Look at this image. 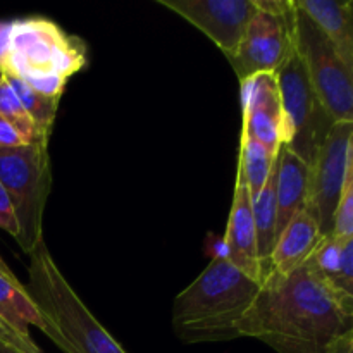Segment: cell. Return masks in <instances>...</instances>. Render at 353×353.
<instances>
[{"label":"cell","mask_w":353,"mask_h":353,"mask_svg":"<svg viewBox=\"0 0 353 353\" xmlns=\"http://www.w3.org/2000/svg\"><path fill=\"white\" fill-rule=\"evenodd\" d=\"M352 330L353 295L324 281L309 264L286 276L269 272L238 323L240 338H255L278 353H327Z\"/></svg>","instance_id":"6da1fadb"},{"label":"cell","mask_w":353,"mask_h":353,"mask_svg":"<svg viewBox=\"0 0 353 353\" xmlns=\"http://www.w3.org/2000/svg\"><path fill=\"white\" fill-rule=\"evenodd\" d=\"M259 290L261 283L217 255L172 302L174 334L190 345L236 340Z\"/></svg>","instance_id":"7a4b0ae2"},{"label":"cell","mask_w":353,"mask_h":353,"mask_svg":"<svg viewBox=\"0 0 353 353\" xmlns=\"http://www.w3.org/2000/svg\"><path fill=\"white\" fill-rule=\"evenodd\" d=\"M86 65V43L47 17L12 21L3 74L23 79L30 88L61 99L65 83Z\"/></svg>","instance_id":"3957f363"},{"label":"cell","mask_w":353,"mask_h":353,"mask_svg":"<svg viewBox=\"0 0 353 353\" xmlns=\"http://www.w3.org/2000/svg\"><path fill=\"white\" fill-rule=\"evenodd\" d=\"M26 290L74 353H126L72 290L41 241L30 255Z\"/></svg>","instance_id":"277c9868"},{"label":"cell","mask_w":353,"mask_h":353,"mask_svg":"<svg viewBox=\"0 0 353 353\" xmlns=\"http://www.w3.org/2000/svg\"><path fill=\"white\" fill-rule=\"evenodd\" d=\"M0 183L16 214V241L24 254L31 255L43 241V214L52 192L48 141L0 147Z\"/></svg>","instance_id":"5b68a950"},{"label":"cell","mask_w":353,"mask_h":353,"mask_svg":"<svg viewBox=\"0 0 353 353\" xmlns=\"http://www.w3.org/2000/svg\"><path fill=\"white\" fill-rule=\"evenodd\" d=\"M274 74L283 110V147L310 165L334 121L321 105L295 48Z\"/></svg>","instance_id":"8992f818"},{"label":"cell","mask_w":353,"mask_h":353,"mask_svg":"<svg viewBox=\"0 0 353 353\" xmlns=\"http://www.w3.org/2000/svg\"><path fill=\"white\" fill-rule=\"evenodd\" d=\"M295 50L321 105L334 123H353V71L323 31L293 3Z\"/></svg>","instance_id":"52a82bcc"},{"label":"cell","mask_w":353,"mask_h":353,"mask_svg":"<svg viewBox=\"0 0 353 353\" xmlns=\"http://www.w3.org/2000/svg\"><path fill=\"white\" fill-rule=\"evenodd\" d=\"M295 48L293 2L257 0L236 54L228 59L240 83L261 72H276Z\"/></svg>","instance_id":"ba28073f"},{"label":"cell","mask_w":353,"mask_h":353,"mask_svg":"<svg viewBox=\"0 0 353 353\" xmlns=\"http://www.w3.org/2000/svg\"><path fill=\"white\" fill-rule=\"evenodd\" d=\"M353 123H334L309 165L307 205L321 236H330L348 169L353 168Z\"/></svg>","instance_id":"9c48e42d"},{"label":"cell","mask_w":353,"mask_h":353,"mask_svg":"<svg viewBox=\"0 0 353 353\" xmlns=\"http://www.w3.org/2000/svg\"><path fill=\"white\" fill-rule=\"evenodd\" d=\"M209 37L226 59L236 54L248 23L257 12V0H159Z\"/></svg>","instance_id":"30bf717a"},{"label":"cell","mask_w":353,"mask_h":353,"mask_svg":"<svg viewBox=\"0 0 353 353\" xmlns=\"http://www.w3.org/2000/svg\"><path fill=\"white\" fill-rule=\"evenodd\" d=\"M241 134L278 155L283 145V110L274 72L241 81Z\"/></svg>","instance_id":"8fae6325"},{"label":"cell","mask_w":353,"mask_h":353,"mask_svg":"<svg viewBox=\"0 0 353 353\" xmlns=\"http://www.w3.org/2000/svg\"><path fill=\"white\" fill-rule=\"evenodd\" d=\"M0 317L24 336H30L28 327L37 326L61 350H64L65 353H74L71 345L61 334V331L38 309L37 303L33 302V299L28 293L26 286L14 276V272L10 271L9 265L3 262L2 257H0Z\"/></svg>","instance_id":"7c38bea8"},{"label":"cell","mask_w":353,"mask_h":353,"mask_svg":"<svg viewBox=\"0 0 353 353\" xmlns=\"http://www.w3.org/2000/svg\"><path fill=\"white\" fill-rule=\"evenodd\" d=\"M224 257L262 285V272L257 257V238H255L254 216H252V196L245 185H234L233 205L224 236Z\"/></svg>","instance_id":"4fadbf2b"},{"label":"cell","mask_w":353,"mask_h":353,"mask_svg":"<svg viewBox=\"0 0 353 353\" xmlns=\"http://www.w3.org/2000/svg\"><path fill=\"white\" fill-rule=\"evenodd\" d=\"M309 165L290 148H279L276 157V240L286 224L307 205Z\"/></svg>","instance_id":"5bb4252c"},{"label":"cell","mask_w":353,"mask_h":353,"mask_svg":"<svg viewBox=\"0 0 353 353\" xmlns=\"http://www.w3.org/2000/svg\"><path fill=\"white\" fill-rule=\"evenodd\" d=\"M296 7L323 31L348 69L353 71V2L295 0Z\"/></svg>","instance_id":"9a60e30c"},{"label":"cell","mask_w":353,"mask_h":353,"mask_svg":"<svg viewBox=\"0 0 353 353\" xmlns=\"http://www.w3.org/2000/svg\"><path fill=\"white\" fill-rule=\"evenodd\" d=\"M319 240L317 221L307 209L300 210L276 240L271 254V271L286 276L302 268Z\"/></svg>","instance_id":"2e32d148"},{"label":"cell","mask_w":353,"mask_h":353,"mask_svg":"<svg viewBox=\"0 0 353 353\" xmlns=\"http://www.w3.org/2000/svg\"><path fill=\"white\" fill-rule=\"evenodd\" d=\"M305 264L331 286L353 295V238L321 236Z\"/></svg>","instance_id":"e0dca14e"},{"label":"cell","mask_w":353,"mask_h":353,"mask_svg":"<svg viewBox=\"0 0 353 353\" xmlns=\"http://www.w3.org/2000/svg\"><path fill=\"white\" fill-rule=\"evenodd\" d=\"M252 216L257 238L259 265L264 281L271 272V254L276 243V168L264 188L252 196Z\"/></svg>","instance_id":"ac0fdd59"},{"label":"cell","mask_w":353,"mask_h":353,"mask_svg":"<svg viewBox=\"0 0 353 353\" xmlns=\"http://www.w3.org/2000/svg\"><path fill=\"white\" fill-rule=\"evenodd\" d=\"M276 157L265 147L257 143L252 138L241 134L240 140V157H238V174L236 183H241L248 188L250 196H255L276 168Z\"/></svg>","instance_id":"d6986e66"},{"label":"cell","mask_w":353,"mask_h":353,"mask_svg":"<svg viewBox=\"0 0 353 353\" xmlns=\"http://www.w3.org/2000/svg\"><path fill=\"white\" fill-rule=\"evenodd\" d=\"M3 78H6V81L9 83L10 88L14 90V93L17 95L19 102L23 103L26 112L30 114V117L33 119L34 128H37L38 131V137L45 141L50 140L52 128H54L61 99H52V97H45L41 95V93L34 92L33 88H30V86L23 81V79L16 78V76L12 74H3Z\"/></svg>","instance_id":"ffe728a7"},{"label":"cell","mask_w":353,"mask_h":353,"mask_svg":"<svg viewBox=\"0 0 353 353\" xmlns=\"http://www.w3.org/2000/svg\"><path fill=\"white\" fill-rule=\"evenodd\" d=\"M0 116L6 121H9V123L19 131L21 137L26 140V143L45 141L38 137V131L37 128H34L33 119H31L30 114L26 112L23 103L19 102L17 95L14 93V90L10 88L9 83L6 81V78L0 79Z\"/></svg>","instance_id":"44dd1931"},{"label":"cell","mask_w":353,"mask_h":353,"mask_svg":"<svg viewBox=\"0 0 353 353\" xmlns=\"http://www.w3.org/2000/svg\"><path fill=\"white\" fill-rule=\"evenodd\" d=\"M333 238H353V168L348 169L345 178L343 190H341L340 202L333 214V228L331 234Z\"/></svg>","instance_id":"7402d4cb"},{"label":"cell","mask_w":353,"mask_h":353,"mask_svg":"<svg viewBox=\"0 0 353 353\" xmlns=\"http://www.w3.org/2000/svg\"><path fill=\"white\" fill-rule=\"evenodd\" d=\"M0 341L3 343L10 345V347L17 348L21 352H26V353H43L40 348L37 347L31 336H24V334L17 333L14 327H10L6 321L0 317Z\"/></svg>","instance_id":"603a6c76"},{"label":"cell","mask_w":353,"mask_h":353,"mask_svg":"<svg viewBox=\"0 0 353 353\" xmlns=\"http://www.w3.org/2000/svg\"><path fill=\"white\" fill-rule=\"evenodd\" d=\"M0 230L7 231L14 238L17 236V231H19L17 230V221L12 203H10V199L2 183H0Z\"/></svg>","instance_id":"cb8c5ba5"},{"label":"cell","mask_w":353,"mask_h":353,"mask_svg":"<svg viewBox=\"0 0 353 353\" xmlns=\"http://www.w3.org/2000/svg\"><path fill=\"white\" fill-rule=\"evenodd\" d=\"M21 145H30V143H26V140L21 137L19 131H17L9 121H6L2 116H0V147L12 148V147H21Z\"/></svg>","instance_id":"d4e9b609"},{"label":"cell","mask_w":353,"mask_h":353,"mask_svg":"<svg viewBox=\"0 0 353 353\" xmlns=\"http://www.w3.org/2000/svg\"><path fill=\"white\" fill-rule=\"evenodd\" d=\"M10 26H12V21H0V71H2L7 52H9Z\"/></svg>","instance_id":"484cf974"},{"label":"cell","mask_w":353,"mask_h":353,"mask_svg":"<svg viewBox=\"0 0 353 353\" xmlns=\"http://www.w3.org/2000/svg\"><path fill=\"white\" fill-rule=\"evenodd\" d=\"M327 353H353V330L347 331L331 343Z\"/></svg>","instance_id":"4316f807"},{"label":"cell","mask_w":353,"mask_h":353,"mask_svg":"<svg viewBox=\"0 0 353 353\" xmlns=\"http://www.w3.org/2000/svg\"><path fill=\"white\" fill-rule=\"evenodd\" d=\"M0 353H26V352H21V350H17V348H14V347H10V345L0 341Z\"/></svg>","instance_id":"83f0119b"},{"label":"cell","mask_w":353,"mask_h":353,"mask_svg":"<svg viewBox=\"0 0 353 353\" xmlns=\"http://www.w3.org/2000/svg\"><path fill=\"white\" fill-rule=\"evenodd\" d=\"M3 78V72L2 71H0V79H2Z\"/></svg>","instance_id":"f1b7e54d"}]
</instances>
